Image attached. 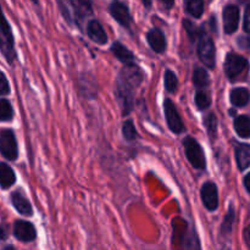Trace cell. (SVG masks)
Here are the masks:
<instances>
[{"label": "cell", "instance_id": "cell-40", "mask_svg": "<svg viewBox=\"0 0 250 250\" xmlns=\"http://www.w3.org/2000/svg\"><path fill=\"white\" fill-rule=\"evenodd\" d=\"M241 1H247V0H241Z\"/></svg>", "mask_w": 250, "mask_h": 250}, {"label": "cell", "instance_id": "cell-25", "mask_svg": "<svg viewBox=\"0 0 250 250\" xmlns=\"http://www.w3.org/2000/svg\"><path fill=\"white\" fill-rule=\"evenodd\" d=\"M204 126L207 128L208 134H209L211 138H216L217 134V126H219V121H217V117L214 112H209L204 116Z\"/></svg>", "mask_w": 250, "mask_h": 250}, {"label": "cell", "instance_id": "cell-14", "mask_svg": "<svg viewBox=\"0 0 250 250\" xmlns=\"http://www.w3.org/2000/svg\"><path fill=\"white\" fill-rule=\"evenodd\" d=\"M87 36L90 41L94 43L99 44V45H105L107 43V34L105 32L104 27L102 26L98 20H90L87 23Z\"/></svg>", "mask_w": 250, "mask_h": 250}, {"label": "cell", "instance_id": "cell-28", "mask_svg": "<svg viewBox=\"0 0 250 250\" xmlns=\"http://www.w3.org/2000/svg\"><path fill=\"white\" fill-rule=\"evenodd\" d=\"M122 134H124V138L126 139L127 142H133L139 138L138 131H137L136 126H134L132 120H127V121L124 122V126H122Z\"/></svg>", "mask_w": 250, "mask_h": 250}, {"label": "cell", "instance_id": "cell-27", "mask_svg": "<svg viewBox=\"0 0 250 250\" xmlns=\"http://www.w3.org/2000/svg\"><path fill=\"white\" fill-rule=\"evenodd\" d=\"M183 28L186 29L188 37H189V39L192 42L198 41L200 37V34H202L203 31H204V28H202V27H198L197 24H195L194 22L190 21V20H183Z\"/></svg>", "mask_w": 250, "mask_h": 250}, {"label": "cell", "instance_id": "cell-15", "mask_svg": "<svg viewBox=\"0 0 250 250\" xmlns=\"http://www.w3.org/2000/svg\"><path fill=\"white\" fill-rule=\"evenodd\" d=\"M11 203L14 205L17 212H20L23 216H32L33 215V208H32L31 203L28 202L22 190H15L11 194Z\"/></svg>", "mask_w": 250, "mask_h": 250}, {"label": "cell", "instance_id": "cell-11", "mask_svg": "<svg viewBox=\"0 0 250 250\" xmlns=\"http://www.w3.org/2000/svg\"><path fill=\"white\" fill-rule=\"evenodd\" d=\"M224 31L226 34H233L239 24V9L236 5H227L222 11Z\"/></svg>", "mask_w": 250, "mask_h": 250}, {"label": "cell", "instance_id": "cell-17", "mask_svg": "<svg viewBox=\"0 0 250 250\" xmlns=\"http://www.w3.org/2000/svg\"><path fill=\"white\" fill-rule=\"evenodd\" d=\"M110 51H111L112 55H114L120 62L124 63V65L136 62L134 54L132 53L127 46H125L121 42H114V43L111 44V46H110Z\"/></svg>", "mask_w": 250, "mask_h": 250}, {"label": "cell", "instance_id": "cell-23", "mask_svg": "<svg viewBox=\"0 0 250 250\" xmlns=\"http://www.w3.org/2000/svg\"><path fill=\"white\" fill-rule=\"evenodd\" d=\"M192 80L197 89H205L210 83V76L204 67H197L193 71Z\"/></svg>", "mask_w": 250, "mask_h": 250}, {"label": "cell", "instance_id": "cell-33", "mask_svg": "<svg viewBox=\"0 0 250 250\" xmlns=\"http://www.w3.org/2000/svg\"><path fill=\"white\" fill-rule=\"evenodd\" d=\"M160 1H161V4H163L164 9L171 10L173 7V5H175L176 0H160Z\"/></svg>", "mask_w": 250, "mask_h": 250}, {"label": "cell", "instance_id": "cell-38", "mask_svg": "<svg viewBox=\"0 0 250 250\" xmlns=\"http://www.w3.org/2000/svg\"><path fill=\"white\" fill-rule=\"evenodd\" d=\"M229 115H231V116H234V115H236V110H229Z\"/></svg>", "mask_w": 250, "mask_h": 250}, {"label": "cell", "instance_id": "cell-29", "mask_svg": "<svg viewBox=\"0 0 250 250\" xmlns=\"http://www.w3.org/2000/svg\"><path fill=\"white\" fill-rule=\"evenodd\" d=\"M14 117V109L9 100L0 99V121L9 122Z\"/></svg>", "mask_w": 250, "mask_h": 250}, {"label": "cell", "instance_id": "cell-5", "mask_svg": "<svg viewBox=\"0 0 250 250\" xmlns=\"http://www.w3.org/2000/svg\"><path fill=\"white\" fill-rule=\"evenodd\" d=\"M249 62L244 56L236 53H229L224 63V71L231 81L238 80L242 75L248 71Z\"/></svg>", "mask_w": 250, "mask_h": 250}, {"label": "cell", "instance_id": "cell-10", "mask_svg": "<svg viewBox=\"0 0 250 250\" xmlns=\"http://www.w3.org/2000/svg\"><path fill=\"white\" fill-rule=\"evenodd\" d=\"M67 5H70L73 12V19L76 20V23L80 27L81 22L92 15L93 12V2L92 0H63Z\"/></svg>", "mask_w": 250, "mask_h": 250}, {"label": "cell", "instance_id": "cell-30", "mask_svg": "<svg viewBox=\"0 0 250 250\" xmlns=\"http://www.w3.org/2000/svg\"><path fill=\"white\" fill-rule=\"evenodd\" d=\"M10 93V84L6 76L0 72V95H6Z\"/></svg>", "mask_w": 250, "mask_h": 250}, {"label": "cell", "instance_id": "cell-32", "mask_svg": "<svg viewBox=\"0 0 250 250\" xmlns=\"http://www.w3.org/2000/svg\"><path fill=\"white\" fill-rule=\"evenodd\" d=\"M238 45L243 49L250 48V37H239L238 38Z\"/></svg>", "mask_w": 250, "mask_h": 250}, {"label": "cell", "instance_id": "cell-34", "mask_svg": "<svg viewBox=\"0 0 250 250\" xmlns=\"http://www.w3.org/2000/svg\"><path fill=\"white\" fill-rule=\"evenodd\" d=\"M244 241H246L247 246L250 248V225L244 229Z\"/></svg>", "mask_w": 250, "mask_h": 250}, {"label": "cell", "instance_id": "cell-9", "mask_svg": "<svg viewBox=\"0 0 250 250\" xmlns=\"http://www.w3.org/2000/svg\"><path fill=\"white\" fill-rule=\"evenodd\" d=\"M109 11L110 14H111L112 19H114L117 23L121 24L124 28L128 29L129 27H131V12H129L128 6H127L125 2L120 1V0H114V1L110 4Z\"/></svg>", "mask_w": 250, "mask_h": 250}, {"label": "cell", "instance_id": "cell-4", "mask_svg": "<svg viewBox=\"0 0 250 250\" xmlns=\"http://www.w3.org/2000/svg\"><path fill=\"white\" fill-rule=\"evenodd\" d=\"M197 51L203 65L207 66L208 68H215L216 66V48H215V43L211 37L205 33L204 31L198 39Z\"/></svg>", "mask_w": 250, "mask_h": 250}, {"label": "cell", "instance_id": "cell-20", "mask_svg": "<svg viewBox=\"0 0 250 250\" xmlns=\"http://www.w3.org/2000/svg\"><path fill=\"white\" fill-rule=\"evenodd\" d=\"M233 127L236 133L241 138H250V117L247 115H241L234 119Z\"/></svg>", "mask_w": 250, "mask_h": 250}, {"label": "cell", "instance_id": "cell-39", "mask_svg": "<svg viewBox=\"0 0 250 250\" xmlns=\"http://www.w3.org/2000/svg\"><path fill=\"white\" fill-rule=\"evenodd\" d=\"M31 1H33L34 4H38V0H31Z\"/></svg>", "mask_w": 250, "mask_h": 250}, {"label": "cell", "instance_id": "cell-12", "mask_svg": "<svg viewBox=\"0 0 250 250\" xmlns=\"http://www.w3.org/2000/svg\"><path fill=\"white\" fill-rule=\"evenodd\" d=\"M14 236L16 237L19 241L28 243V242H33L37 238V231L36 227L28 221H23V220H17L14 224Z\"/></svg>", "mask_w": 250, "mask_h": 250}, {"label": "cell", "instance_id": "cell-16", "mask_svg": "<svg viewBox=\"0 0 250 250\" xmlns=\"http://www.w3.org/2000/svg\"><path fill=\"white\" fill-rule=\"evenodd\" d=\"M233 143L237 166L241 171L247 170L250 167V146L246 143H238V142H233Z\"/></svg>", "mask_w": 250, "mask_h": 250}, {"label": "cell", "instance_id": "cell-2", "mask_svg": "<svg viewBox=\"0 0 250 250\" xmlns=\"http://www.w3.org/2000/svg\"><path fill=\"white\" fill-rule=\"evenodd\" d=\"M0 51L10 63L14 62L16 59V51L14 48V34L1 7H0Z\"/></svg>", "mask_w": 250, "mask_h": 250}, {"label": "cell", "instance_id": "cell-24", "mask_svg": "<svg viewBox=\"0 0 250 250\" xmlns=\"http://www.w3.org/2000/svg\"><path fill=\"white\" fill-rule=\"evenodd\" d=\"M194 102L198 110L204 111V110L209 109L210 105H211V97L205 89H197L194 95Z\"/></svg>", "mask_w": 250, "mask_h": 250}, {"label": "cell", "instance_id": "cell-13", "mask_svg": "<svg viewBox=\"0 0 250 250\" xmlns=\"http://www.w3.org/2000/svg\"><path fill=\"white\" fill-rule=\"evenodd\" d=\"M146 42H148L151 50L158 54L165 53L166 48H167V41H166L165 33L160 28H156V27L148 31V33H146Z\"/></svg>", "mask_w": 250, "mask_h": 250}, {"label": "cell", "instance_id": "cell-3", "mask_svg": "<svg viewBox=\"0 0 250 250\" xmlns=\"http://www.w3.org/2000/svg\"><path fill=\"white\" fill-rule=\"evenodd\" d=\"M183 148H185L186 156H187L188 161L190 165L195 168V170H205L207 168V158H205L204 149L202 148L199 142L193 137L187 136L183 139Z\"/></svg>", "mask_w": 250, "mask_h": 250}, {"label": "cell", "instance_id": "cell-35", "mask_svg": "<svg viewBox=\"0 0 250 250\" xmlns=\"http://www.w3.org/2000/svg\"><path fill=\"white\" fill-rule=\"evenodd\" d=\"M243 183H244V187H246V189L250 193V172L246 175V177H244V180H243Z\"/></svg>", "mask_w": 250, "mask_h": 250}, {"label": "cell", "instance_id": "cell-7", "mask_svg": "<svg viewBox=\"0 0 250 250\" xmlns=\"http://www.w3.org/2000/svg\"><path fill=\"white\" fill-rule=\"evenodd\" d=\"M0 154L10 161L16 160L19 156L16 136L12 129H0Z\"/></svg>", "mask_w": 250, "mask_h": 250}, {"label": "cell", "instance_id": "cell-22", "mask_svg": "<svg viewBox=\"0 0 250 250\" xmlns=\"http://www.w3.org/2000/svg\"><path fill=\"white\" fill-rule=\"evenodd\" d=\"M185 10L189 16L200 19L204 14V0H183Z\"/></svg>", "mask_w": 250, "mask_h": 250}, {"label": "cell", "instance_id": "cell-37", "mask_svg": "<svg viewBox=\"0 0 250 250\" xmlns=\"http://www.w3.org/2000/svg\"><path fill=\"white\" fill-rule=\"evenodd\" d=\"M142 2H143V5L146 9H150L151 7V0H142Z\"/></svg>", "mask_w": 250, "mask_h": 250}, {"label": "cell", "instance_id": "cell-19", "mask_svg": "<svg viewBox=\"0 0 250 250\" xmlns=\"http://www.w3.org/2000/svg\"><path fill=\"white\" fill-rule=\"evenodd\" d=\"M16 182V175L14 170L6 163H0V187L7 189Z\"/></svg>", "mask_w": 250, "mask_h": 250}, {"label": "cell", "instance_id": "cell-36", "mask_svg": "<svg viewBox=\"0 0 250 250\" xmlns=\"http://www.w3.org/2000/svg\"><path fill=\"white\" fill-rule=\"evenodd\" d=\"M7 233H6V229H4V227L0 226V239H5L6 238Z\"/></svg>", "mask_w": 250, "mask_h": 250}, {"label": "cell", "instance_id": "cell-6", "mask_svg": "<svg viewBox=\"0 0 250 250\" xmlns=\"http://www.w3.org/2000/svg\"><path fill=\"white\" fill-rule=\"evenodd\" d=\"M164 112H165V119L167 122V127L171 132L175 134H181L186 131V126L183 124V120L176 107L175 103L171 99L166 98L164 100Z\"/></svg>", "mask_w": 250, "mask_h": 250}, {"label": "cell", "instance_id": "cell-18", "mask_svg": "<svg viewBox=\"0 0 250 250\" xmlns=\"http://www.w3.org/2000/svg\"><path fill=\"white\" fill-rule=\"evenodd\" d=\"M229 100H231V104H233L237 107L246 106L250 102V92L243 87L234 88L229 93Z\"/></svg>", "mask_w": 250, "mask_h": 250}, {"label": "cell", "instance_id": "cell-1", "mask_svg": "<svg viewBox=\"0 0 250 250\" xmlns=\"http://www.w3.org/2000/svg\"><path fill=\"white\" fill-rule=\"evenodd\" d=\"M144 81V72L136 62L127 63L120 70L116 78L115 95L124 116L129 115L134 107V94Z\"/></svg>", "mask_w": 250, "mask_h": 250}, {"label": "cell", "instance_id": "cell-8", "mask_svg": "<svg viewBox=\"0 0 250 250\" xmlns=\"http://www.w3.org/2000/svg\"><path fill=\"white\" fill-rule=\"evenodd\" d=\"M200 198H202L203 205L209 211H215L219 208V189L216 183L208 181L202 186L200 189Z\"/></svg>", "mask_w": 250, "mask_h": 250}, {"label": "cell", "instance_id": "cell-21", "mask_svg": "<svg viewBox=\"0 0 250 250\" xmlns=\"http://www.w3.org/2000/svg\"><path fill=\"white\" fill-rule=\"evenodd\" d=\"M234 219H236V212H234L233 205H229V211L225 215L224 220H222L221 227H220V234L224 237H229L232 233V229H233V224Z\"/></svg>", "mask_w": 250, "mask_h": 250}, {"label": "cell", "instance_id": "cell-26", "mask_svg": "<svg viewBox=\"0 0 250 250\" xmlns=\"http://www.w3.org/2000/svg\"><path fill=\"white\" fill-rule=\"evenodd\" d=\"M164 85L168 93H175L177 90L178 78L172 70H166L164 73Z\"/></svg>", "mask_w": 250, "mask_h": 250}, {"label": "cell", "instance_id": "cell-31", "mask_svg": "<svg viewBox=\"0 0 250 250\" xmlns=\"http://www.w3.org/2000/svg\"><path fill=\"white\" fill-rule=\"evenodd\" d=\"M243 29L247 32V33L250 34V2L248 5H247L246 12H244Z\"/></svg>", "mask_w": 250, "mask_h": 250}]
</instances>
